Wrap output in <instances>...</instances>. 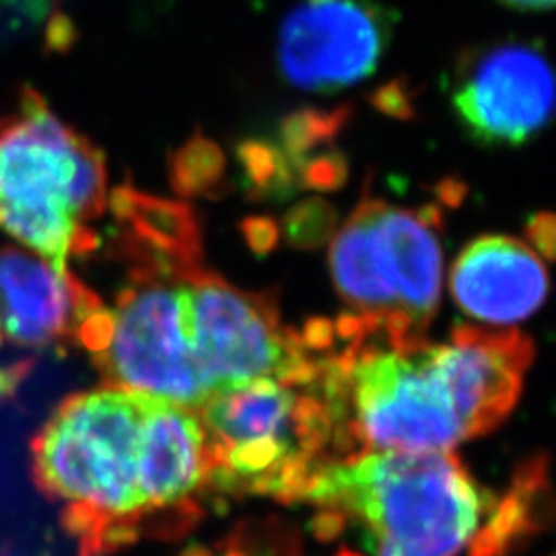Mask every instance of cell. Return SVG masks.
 <instances>
[{
  "label": "cell",
  "instance_id": "1",
  "mask_svg": "<svg viewBox=\"0 0 556 556\" xmlns=\"http://www.w3.org/2000/svg\"><path fill=\"white\" fill-rule=\"evenodd\" d=\"M497 498L452 450H365L319 457L305 501L361 521L376 556H457Z\"/></svg>",
  "mask_w": 556,
  "mask_h": 556
},
{
  "label": "cell",
  "instance_id": "2",
  "mask_svg": "<svg viewBox=\"0 0 556 556\" xmlns=\"http://www.w3.org/2000/svg\"><path fill=\"white\" fill-rule=\"evenodd\" d=\"M105 208V157L91 140L29 87L0 105V231L68 273L71 254L100 248L89 225Z\"/></svg>",
  "mask_w": 556,
  "mask_h": 556
},
{
  "label": "cell",
  "instance_id": "3",
  "mask_svg": "<svg viewBox=\"0 0 556 556\" xmlns=\"http://www.w3.org/2000/svg\"><path fill=\"white\" fill-rule=\"evenodd\" d=\"M147 404L149 396L110 386L62 400L31 441V475L41 493L140 528Z\"/></svg>",
  "mask_w": 556,
  "mask_h": 556
},
{
  "label": "cell",
  "instance_id": "4",
  "mask_svg": "<svg viewBox=\"0 0 556 556\" xmlns=\"http://www.w3.org/2000/svg\"><path fill=\"white\" fill-rule=\"evenodd\" d=\"M441 227L438 204L402 208L363 197L330 245L338 295L358 314L400 309L427 332L441 299Z\"/></svg>",
  "mask_w": 556,
  "mask_h": 556
},
{
  "label": "cell",
  "instance_id": "5",
  "mask_svg": "<svg viewBox=\"0 0 556 556\" xmlns=\"http://www.w3.org/2000/svg\"><path fill=\"white\" fill-rule=\"evenodd\" d=\"M186 328L200 378L211 394L260 378L312 388L318 358L298 330L280 326L273 291L250 293L200 268L184 282Z\"/></svg>",
  "mask_w": 556,
  "mask_h": 556
},
{
  "label": "cell",
  "instance_id": "6",
  "mask_svg": "<svg viewBox=\"0 0 556 556\" xmlns=\"http://www.w3.org/2000/svg\"><path fill=\"white\" fill-rule=\"evenodd\" d=\"M112 318V338L93 355L103 383L199 410L211 392L186 328L184 282L132 277Z\"/></svg>",
  "mask_w": 556,
  "mask_h": 556
},
{
  "label": "cell",
  "instance_id": "7",
  "mask_svg": "<svg viewBox=\"0 0 556 556\" xmlns=\"http://www.w3.org/2000/svg\"><path fill=\"white\" fill-rule=\"evenodd\" d=\"M431 342L413 355L365 344L351 378V406L367 447L452 450L468 433L447 383L427 355Z\"/></svg>",
  "mask_w": 556,
  "mask_h": 556
},
{
  "label": "cell",
  "instance_id": "8",
  "mask_svg": "<svg viewBox=\"0 0 556 556\" xmlns=\"http://www.w3.org/2000/svg\"><path fill=\"white\" fill-rule=\"evenodd\" d=\"M454 114L484 147H519L556 116V71L536 46L498 41L457 64Z\"/></svg>",
  "mask_w": 556,
  "mask_h": 556
},
{
  "label": "cell",
  "instance_id": "9",
  "mask_svg": "<svg viewBox=\"0 0 556 556\" xmlns=\"http://www.w3.org/2000/svg\"><path fill=\"white\" fill-rule=\"evenodd\" d=\"M392 34L376 0H295L278 29V68L303 91H340L378 71Z\"/></svg>",
  "mask_w": 556,
  "mask_h": 556
},
{
  "label": "cell",
  "instance_id": "10",
  "mask_svg": "<svg viewBox=\"0 0 556 556\" xmlns=\"http://www.w3.org/2000/svg\"><path fill=\"white\" fill-rule=\"evenodd\" d=\"M450 337L452 344L431 342L427 355L450 388L468 439L489 435L514 413L536 344L516 328L472 324H456Z\"/></svg>",
  "mask_w": 556,
  "mask_h": 556
},
{
  "label": "cell",
  "instance_id": "11",
  "mask_svg": "<svg viewBox=\"0 0 556 556\" xmlns=\"http://www.w3.org/2000/svg\"><path fill=\"white\" fill-rule=\"evenodd\" d=\"M101 307V299L75 275L20 248H0L2 340L29 349L77 342L80 324Z\"/></svg>",
  "mask_w": 556,
  "mask_h": 556
},
{
  "label": "cell",
  "instance_id": "12",
  "mask_svg": "<svg viewBox=\"0 0 556 556\" xmlns=\"http://www.w3.org/2000/svg\"><path fill=\"white\" fill-rule=\"evenodd\" d=\"M114 215L112 254L128 266L130 278L186 282L204 256L202 229L190 204L157 199L124 184L108 197Z\"/></svg>",
  "mask_w": 556,
  "mask_h": 556
},
{
  "label": "cell",
  "instance_id": "13",
  "mask_svg": "<svg viewBox=\"0 0 556 556\" xmlns=\"http://www.w3.org/2000/svg\"><path fill=\"white\" fill-rule=\"evenodd\" d=\"M450 291L466 316L503 326L536 314L551 293V278L523 241L480 236L457 254Z\"/></svg>",
  "mask_w": 556,
  "mask_h": 556
},
{
  "label": "cell",
  "instance_id": "14",
  "mask_svg": "<svg viewBox=\"0 0 556 556\" xmlns=\"http://www.w3.org/2000/svg\"><path fill=\"white\" fill-rule=\"evenodd\" d=\"M208 470V435L199 415L174 402L149 396L140 466L147 517L140 532L161 514L197 501L194 495L202 493Z\"/></svg>",
  "mask_w": 556,
  "mask_h": 556
},
{
  "label": "cell",
  "instance_id": "15",
  "mask_svg": "<svg viewBox=\"0 0 556 556\" xmlns=\"http://www.w3.org/2000/svg\"><path fill=\"white\" fill-rule=\"evenodd\" d=\"M295 400L293 388L277 379L260 378L211 394L194 413L206 429L208 447L219 452L256 439L293 441Z\"/></svg>",
  "mask_w": 556,
  "mask_h": 556
},
{
  "label": "cell",
  "instance_id": "16",
  "mask_svg": "<svg viewBox=\"0 0 556 556\" xmlns=\"http://www.w3.org/2000/svg\"><path fill=\"white\" fill-rule=\"evenodd\" d=\"M59 0H0V52L46 34L50 50H66L75 40V27L54 11Z\"/></svg>",
  "mask_w": 556,
  "mask_h": 556
},
{
  "label": "cell",
  "instance_id": "17",
  "mask_svg": "<svg viewBox=\"0 0 556 556\" xmlns=\"http://www.w3.org/2000/svg\"><path fill=\"white\" fill-rule=\"evenodd\" d=\"M225 155L213 140L197 132L186 140L169 161V179L184 199L217 197L225 184Z\"/></svg>",
  "mask_w": 556,
  "mask_h": 556
},
{
  "label": "cell",
  "instance_id": "18",
  "mask_svg": "<svg viewBox=\"0 0 556 556\" xmlns=\"http://www.w3.org/2000/svg\"><path fill=\"white\" fill-rule=\"evenodd\" d=\"M243 186L252 199H289L299 188L298 176L277 144L250 140L239 147Z\"/></svg>",
  "mask_w": 556,
  "mask_h": 556
},
{
  "label": "cell",
  "instance_id": "19",
  "mask_svg": "<svg viewBox=\"0 0 556 556\" xmlns=\"http://www.w3.org/2000/svg\"><path fill=\"white\" fill-rule=\"evenodd\" d=\"M338 215L330 202L318 197L298 202L282 220V233L295 250H318L337 231Z\"/></svg>",
  "mask_w": 556,
  "mask_h": 556
},
{
  "label": "cell",
  "instance_id": "20",
  "mask_svg": "<svg viewBox=\"0 0 556 556\" xmlns=\"http://www.w3.org/2000/svg\"><path fill=\"white\" fill-rule=\"evenodd\" d=\"M291 422H293V441L299 452L307 456L324 454L326 445L332 438L334 420L328 413V406L319 397L314 394L298 396Z\"/></svg>",
  "mask_w": 556,
  "mask_h": 556
},
{
  "label": "cell",
  "instance_id": "21",
  "mask_svg": "<svg viewBox=\"0 0 556 556\" xmlns=\"http://www.w3.org/2000/svg\"><path fill=\"white\" fill-rule=\"evenodd\" d=\"M241 233L248 241L250 250L264 258L275 252L278 243L277 223L268 217H250L241 223Z\"/></svg>",
  "mask_w": 556,
  "mask_h": 556
},
{
  "label": "cell",
  "instance_id": "22",
  "mask_svg": "<svg viewBox=\"0 0 556 556\" xmlns=\"http://www.w3.org/2000/svg\"><path fill=\"white\" fill-rule=\"evenodd\" d=\"M526 233L542 258L556 262V215L538 213L528 223Z\"/></svg>",
  "mask_w": 556,
  "mask_h": 556
},
{
  "label": "cell",
  "instance_id": "23",
  "mask_svg": "<svg viewBox=\"0 0 556 556\" xmlns=\"http://www.w3.org/2000/svg\"><path fill=\"white\" fill-rule=\"evenodd\" d=\"M346 526H349V516L344 511L332 509V507H321L318 514L309 519L307 530L318 542L328 544V542L338 540V536H342Z\"/></svg>",
  "mask_w": 556,
  "mask_h": 556
},
{
  "label": "cell",
  "instance_id": "24",
  "mask_svg": "<svg viewBox=\"0 0 556 556\" xmlns=\"http://www.w3.org/2000/svg\"><path fill=\"white\" fill-rule=\"evenodd\" d=\"M301 342L307 351H330L334 346L337 332H334V321L321 316L305 319L303 330L299 332Z\"/></svg>",
  "mask_w": 556,
  "mask_h": 556
},
{
  "label": "cell",
  "instance_id": "25",
  "mask_svg": "<svg viewBox=\"0 0 556 556\" xmlns=\"http://www.w3.org/2000/svg\"><path fill=\"white\" fill-rule=\"evenodd\" d=\"M34 365H36L34 358H21L11 365L0 367V402L17 396L23 381L29 378Z\"/></svg>",
  "mask_w": 556,
  "mask_h": 556
},
{
  "label": "cell",
  "instance_id": "26",
  "mask_svg": "<svg viewBox=\"0 0 556 556\" xmlns=\"http://www.w3.org/2000/svg\"><path fill=\"white\" fill-rule=\"evenodd\" d=\"M438 194L439 199L443 200L445 204L457 206L462 199L466 197V188L462 184H457V181H443L439 186Z\"/></svg>",
  "mask_w": 556,
  "mask_h": 556
},
{
  "label": "cell",
  "instance_id": "27",
  "mask_svg": "<svg viewBox=\"0 0 556 556\" xmlns=\"http://www.w3.org/2000/svg\"><path fill=\"white\" fill-rule=\"evenodd\" d=\"M501 2L521 11H544V9L556 7V0H501Z\"/></svg>",
  "mask_w": 556,
  "mask_h": 556
},
{
  "label": "cell",
  "instance_id": "28",
  "mask_svg": "<svg viewBox=\"0 0 556 556\" xmlns=\"http://www.w3.org/2000/svg\"><path fill=\"white\" fill-rule=\"evenodd\" d=\"M179 556H213V553H211L206 546L199 544V542H192V544H188V546L181 551V555Z\"/></svg>",
  "mask_w": 556,
  "mask_h": 556
},
{
  "label": "cell",
  "instance_id": "29",
  "mask_svg": "<svg viewBox=\"0 0 556 556\" xmlns=\"http://www.w3.org/2000/svg\"><path fill=\"white\" fill-rule=\"evenodd\" d=\"M223 556H248L243 548H239L233 542H225V555Z\"/></svg>",
  "mask_w": 556,
  "mask_h": 556
},
{
  "label": "cell",
  "instance_id": "30",
  "mask_svg": "<svg viewBox=\"0 0 556 556\" xmlns=\"http://www.w3.org/2000/svg\"><path fill=\"white\" fill-rule=\"evenodd\" d=\"M338 556H358L355 555V553H351V551H346V548H342L340 553H338Z\"/></svg>",
  "mask_w": 556,
  "mask_h": 556
}]
</instances>
